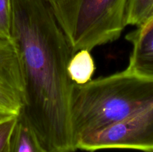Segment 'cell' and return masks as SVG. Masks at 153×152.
<instances>
[{"instance_id":"1","label":"cell","mask_w":153,"mask_h":152,"mask_svg":"<svg viewBox=\"0 0 153 152\" xmlns=\"http://www.w3.org/2000/svg\"><path fill=\"white\" fill-rule=\"evenodd\" d=\"M11 37L24 83L19 116L50 152L77 150L70 121L74 55L46 0H10Z\"/></svg>"},{"instance_id":"2","label":"cell","mask_w":153,"mask_h":152,"mask_svg":"<svg viewBox=\"0 0 153 152\" xmlns=\"http://www.w3.org/2000/svg\"><path fill=\"white\" fill-rule=\"evenodd\" d=\"M152 105V79L127 68L85 84L75 83L70 121L76 143L88 133L125 120Z\"/></svg>"},{"instance_id":"3","label":"cell","mask_w":153,"mask_h":152,"mask_svg":"<svg viewBox=\"0 0 153 152\" xmlns=\"http://www.w3.org/2000/svg\"><path fill=\"white\" fill-rule=\"evenodd\" d=\"M129 0H70L55 15L75 52L117 40L127 26Z\"/></svg>"},{"instance_id":"4","label":"cell","mask_w":153,"mask_h":152,"mask_svg":"<svg viewBox=\"0 0 153 152\" xmlns=\"http://www.w3.org/2000/svg\"><path fill=\"white\" fill-rule=\"evenodd\" d=\"M76 147L90 152L103 149L152 151L153 105L125 120L82 136Z\"/></svg>"},{"instance_id":"5","label":"cell","mask_w":153,"mask_h":152,"mask_svg":"<svg viewBox=\"0 0 153 152\" xmlns=\"http://www.w3.org/2000/svg\"><path fill=\"white\" fill-rule=\"evenodd\" d=\"M24 83L19 56L10 39L0 38V116H19Z\"/></svg>"},{"instance_id":"6","label":"cell","mask_w":153,"mask_h":152,"mask_svg":"<svg viewBox=\"0 0 153 152\" xmlns=\"http://www.w3.org/2000/svg\"><path fill=\"white\" fill-rule=\"evenodd\" d=\"M126 38L132 45L126 68L138 75L153 80V18L128 33Z\"/></svg>"},{"instance_id":"7","label":"cell","mask_w":153,"mask_h":152,"mask_svg":"<svg viewBox=\"0 0 153 152\" xmlns=\"http://www.w3.org/2000/svg\"><path fill=\"white\" fill-rule=\"evenodd\" d=\"M8 152H50L42 145L34 131L21 116L13 131Z\"/></svg>"},{"instance_id":"8","label":"cell","mask_w":153,"mask_h":152,"mask_svg":"<svg viewBox=\"0 0 153 152\" xmlns=\"http://www.w3.org/2000/svg\"><path fill=\"white\" fill-rule=\"evenodd\" d=\"M95 62L90 51L82 49L75 52L67 66V72L74 83L83 85L92 80Z\"/></svg>"},{"instance_id":"9","label":"cell","mask_w":153,"mask_h":152,"mask_svg":"<svg viewBox=\"0 0 153 152\" xmlns=\"http://www.w3.org/2000/svg\"><path fill=\"white\" fill-rule=\"evenodd\" d=\"M153 0H129L127 12V25L138 27L147 19Z\"/></svg>"},{"instance_id":"10","label":"cell","mask_w":153,"mask_h":152,"mask_svg":"<svg viewBox=\"0 0 153 152\" xmlns=\"http://www.w3.org/2000/svg\"><path fill=\"white\" fill-rule=\"evenodd\" d=\"M19 116H0V152H8L10 137Z\"/></svg>"},{"instance_id":"11","label":"cell","mask_w":153,"mask_h":152,"mask_svg":"<svg viewBox=\"0 0 153 152\" xmlns=\"http://www.w3.org/2000/svg\"><path fill=\"white\" fill-rule=\"evenodd\" d=\"M11 37V2L0 0V38Z\"/></svg>"},{"instance_id":"12","label":"cell","mask_w":153,"mask_h":152,"mask_svg":"<svg viewBox=\"0 0 153 152\" xmlns=\"http://www.w3.org/2000/svg\"><path fill=\"white\" fill-rule=\"evenodd\" d=\"M51 7L54 15H57L69 2L70 0H46Z\"/></svg>"},{"instance_id":"13","label":"cell","mask_w":153,"mask_h":152,"mask_svg":"<svg viewBox=\"0 0 153 152\" xmlns=\"http://www.w3.org/2000/svg\"><path fill=\"white\" fill-rule=\"evenodd\" d=\"M152 18H153V4H152V8H151V10H150V12H149V16H148L147 19H146V20L145 21V22H146V21H147V20H149V19H152Z\"/></svg>"},{"instance_id":"14","label":"cell","mask_w":153,"mask_h":152,"mask_svg":"<svg viewBox=\"0 0 153 152\" xmlns=\"http://www.w3.org/2000/svg\"><path fill=\"white\" fill-rule=\"evenodd\" d=\"M147 152H153V150L152 151H147Z\"/></svg>"}]
</instances>
